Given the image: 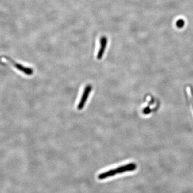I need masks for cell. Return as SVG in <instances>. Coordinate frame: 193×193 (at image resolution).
Listing matches in <instances>:
<instances>
[{
	"label": "cell",
	"mask_w": 193,
	"mask_h": 193,
	"mask_svg": "<svg viewBox=\"0 0 193 193\" xmlns=\"http://www.w3.org/2000/svg\"><path fill=\"white\" fill-rule=\"evenodd\" d=\"M92 89V87L91 85H87L85 87L84 92H83L82 97H81V100H80L79 105L77 106V109L79 110H81L83 109L86 102L87 101V98L89 97L90 93Z\"/></svg>",
	"instance_id": "obj_1"
},
{
	"label": "cell",
	"mask_w": 193,
	"mask_h": 193,
	"mask_svg": "<svg viewBox=\"0 0 193 193\" xmlns=\"http://www.w3.org/2000/svg\"><path fill=\"white\" fill-rule=\"evenodd\" d=\"M100 43V45L99 50L98 52L97 56V57L98 60L102 59L106 49V46L107 44V39L106 37L103 36L101 37Z\"/></svg>",
	"instance_id": "obj_2"
},
{
	"label": "cell",
	"mask_w": 193,
	"mask_h": 193,
	"mask_svg": "<svg viewBox=\"0 0 193 193\" xmlns=\"http://www.w3.org/2000/svg\"><path fill=\"white\" fill-rule=\"evenodd\" d=\"M137 168V166L135 163H130L127 164L125 165L120 166L116 169L117 173H122L123 172L127 171H133L135 170Z\"/></svg>",
	"instance_id": "obj_3"
},
{
	"label": "cell",
	"mask_w": 193,
	"mask_h": 193,
	"mask_svg": "<svg viewBox=\"0 0 193 193\" xmlns=\"http://www.w3.org/2000/svg\"><path fill=\"white\" fill-rule=\"evenodd\" d=\"M10 61L14 64V65L15 66L16 68H17V69H18L21 72H23L25 74L27 75H32L33 74V70H32V68L26 67L22 66L21 64H16V63H15L14 62H13L11 60Z\"/></svg>",
	"instance_id": "obj_4"
},
{
	"label": "cell",
	"mask_w": 193,
	"mask_h": 193,
	"mask_svg": "<svg viewBox=\"0 0 193 193\" xmlns=\"http://www.w3.org/2000/svg\"><path fill=\"white\" fill-rule=\"evenodd\" d=\"M116 174H117L116 169L109 170L108 171H106V172L100 174L98 176V179H100V180H102V179L107 178H108V177L113 176H114Z\"/></svg>",
	"instance_id": "obj_5"
},
{
	"label": "cell",
	"mask_w": 193,
	"mask_h": 193,
	"mask_svg": "<svg viewBox=\"0 0 193 193\" xmlns=\"http://www.w3.org/2000/svg\"><path fill=\"white\" fill-rule=\"evenodd\" d=\"M187 92L188 93V96H189V99L191 102V104L193 105V91L191 87H187Z\"/></svg>",
	"instance_id": "obj_6"
},
{
	"label": "cell",
	"mask_w": 193,
	"mask_h": 193,
	"mask_svg": "<svg viewBox=\"0 0 193 193\" xmlns=\"http://www.w3.org/2000/svg\"><path fill=\"white\" fill-rule=\"evenodd\" d=\"M185 22L183 19H179L176 23V25L178 28H182L185 25Z\"/></svg>",
	"instance_id": "obj_7"
},
{
	"label": "cell",
	"mask_w": 193,
	"mask_h": 193,
	"mask_svg": "<svg viewBox=\"0 0 193 193\" xmlns=\"http://www.w3.org/2000/svg\"><path fill=\"white\" fill-rule=\"evenodd\" d=\"M150 112V108H145V110H143V113H144L145 114H148V113H149Z\"/></svg>",
	"instance_id": "obj_8"
}]
</instances>
